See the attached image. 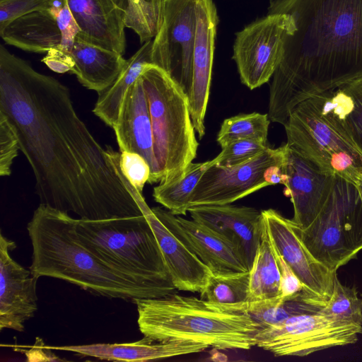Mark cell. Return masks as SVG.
I'll return each instance as SVG.
<instances>
[{
	"label": "cell",
	"mask_w": 362,
	"mask_h": 362,
	"mask_svg": "<svg viewBox=\"0 0 362 362\" xmlns=\"http://www.w3.org/2000/svg\"><path fill=\"white\" fill-rule=\"evenodd\" d=\"M141 76L151 119L157 165L154 183L180 177L196 158L199 143L188 97L161 68L150 64Z\"/></svg>",
	"instance_id": "cell-6"
},
{
	"label": "cell",
	"mask_w": 362,
	"mask_h": 362,
	"mask_svg": "<svg viewBox=\"0 0 362 362\" xmlns=\"http://www.w3.org/2000/svg\"><path fill=\"white\" fill-rule=\"evenodd\" d=\"M128 3L126 28L137 34L141 44L152 40L162 24L164 6L143 0H128Z\"/></svg>",
	"instance_id": "cell-33"
},
{
	"label": "cell",
	"mask_w": 362,
	"mask_h": 362,
	"mask_svg": "<svg viewBox=\"0 0 362 362\" xmlns=\"http://www.w3.org/2000/svg\"><path fill=\"white\" fill-rule=\"evenodd\" d=\"M355 185L358 191L359 195H360L361 201H362V174L360 176L358 181L356 182V183L355 184Z\"/></svg>",
	"instance_id": "cell-42"
},
{
	"label": "cell",
	"mask_w": 362,
	"mask_h": 362,
	"mask_svg": "<svg viewBox=\"0 0 362 362\" xmlns=\"http://www.w3.org/2000/svg\"><path fill=\"white\" fill-rule=\"evenodd\" d=\"M101 360L146 361L204 351L209 348L201 342L188 340L158 341L144 337L131 343L92 344L63 346H47Z\"/></svg>",
	"instance_id": "cell-22"
},
{
	"label": "cell",
	"mask_w": 362,
	"mask_h": 362,
	"mask_svg": "<svg viewBox=\"0 0 362 362\" xmlns=\"http://www.w3.org/2000/svg\"><path fill=\"white\" fill-rule=\"evenodd\" d=\"M286 172L288 181L284 194L290 197L293 204L291 220L303 229L313 221L326 203L337 177L322 171L289 147Z\"/></svg>",
	"instance_id": "cell-19"
},
{
	"label": "cell",
	"mask_w": 362,
	"mask_h": 362,
	"mask_svg": "<svg viewBox=\"0 0 362 362\" xmlns=\"http://www.w3.org/2000/svg\"><path fill=\"white\" fill-rule=\"evenodd\" d=\"M281 276L273 245L263 221V230L250 270L248 301L259 300L281 294Z\"/></svg>",
	"instance_id": "cell-26"
},
{
	"label": "cell",
	"mask_w": 362,
	"mask_h": 362,
	"mask_svg": "<svg viewBox=\"0 0 362 362\" xmlns=\"http://www.w3.org/2000/svg\"><path fill=\"white\" fill-rule=\"evenodd\" d=\"M78 37L124 54L128 0H68Z\"/></svg>",
	"instance_id": "cell-20"
},
{
	"label": "cell",
	"mask_w": 362,
	"mask_h": 362,
	"mask_svg": "<svg viewBox=\"0 0 362 362\" xmlns=\"http://www.w3.org/2000/svg\"><path fill=\"white\" fill-rule=\"evenodd\" d=\"M153 40L142 44L141 47L128 59L115 82L105 91L98 94L93 113L110 127L117 122L120 107L128 89L141 76L144 69L153 64Z\"/></svg>",
	"instance_id": "cell-25"
},
{
	"label": "cell",
	"mask_w": 362,
	"mask_h": 362,
	"mask_svg": "<svg viewBox=\"0 0 362 362\" xmlns=\"http://www.w3.org/2000/svg\"><path fill=\"white\" fill-rule=\"evenodd\" d=\"M262 214L274 250L303 285L301 300L322 308L332 296L337 272L325 267L309 252L291 219L272 209L262 211Z\"/></svg>",
	"instance_id": "cell-13"
},
{
	"label": "cell",
	"mask_w": 362,
	"mask_h": 362,
	"mask_svg": "<svg viewBox=\"0 0 362 362\" xmlns=\"http://www.w3.org/2000/svg\"><path fill=\"white\" fill-rule=\"evenodd\" d=\"M197 30L196 0H165L152 44V62L189 95Z\"/></svg>",
	"instance_id": "cell-11"
},
{
	"label": "cell",
	"mask_w": 362,
	"mask_h": 362,
	"mask_svg": "<svg viewBox=\"0 0 362 362\" xmlns=\"http://www.w3.org/2000/svg\"><path fill=\"white\" fill-rule=\"evenodd\" d=\"M321 308L308 304L300 297L286 299L276 297L245 303V311L262 327L280 324L300 314L318 312Z\"/></svg>",
	"instance_id": "cell-29"
},
{
	"label": "cell",
	"mask_w": 362,
	"mask_h": 362,
	"mask_svg": "<svg viewBox=\"0 0 362 362\" xmlns=\"http://www.w3.org/2000/svg\"><path fill=\"white\" fill-rule=\"evenodd\" d=\"M83 245L108 267L151 291L175 293L157 239L144 215L107 220L77 218Z\"/></svg>",
	"instance_id": "cell-5"
},
{
	"label": "cell",
	"mask_w": 362,
	"mask_h": 362,
	"mask_svg": "<svg viewBox=\"0 0 362 362\" xmlns=\"http://www.w3.org/2000/svg\"><path fill=\"white\" fill-rule=\"evenodd\" d=\"M121 178L152 228L177 290L200 293L212 275L210 269L158 218L146 204L142 193L124 175Z\"/></svg>",
	"instance_id": "cell-17"
},
{
	"label": "cell",
	"mask_w": 362,
	"mask_h": 362,
	"mask_svg": "<svg viewBox=\"0 0 362 362\" xmlns=\"http://www.w3.org/2000/svg\"><path fill=\"white\" fill-rule=\"evenodd\" d=\"M286 162L283 165H272L266 170L264 177L269 185L281 184L286 186L288 177L286 172Z\"/></svg>",
	"instance_id": "cell-41"
},
{
	"label": "cell",
	"mask_w": 362,
	"mask_h": 362,
	"mask_svg": "<svg viewBox=\"0 0 362 362\" xmlns=\"http://www.w3.org/2000/svg\"><path fill=\"white\" fill-rule=\"evenodd\" d=\"M284 126L290 148L322 171L356 183L362 174V151L320 94L296 105Z\"/></svg>",
	"instance_id": "cell-7"
},
{
	"label": "cell",
	"mask_w": 362,
	"mask_h": 362,
	"mask_svg": "<svg viewBox=\"0 0 362 362\" xmlns=\"http://www.w3.org/2000/svg\"><path fill=\"white\" fill-rule=\"evenodd\" d=\"M0 112L13 125L40 204L81 219L142 216L102 146L77 115L67 86L0 45Z\"/></svg>",
	"instance_id": "cell-1"
},
{
	"label": "cell",
	"mask_w": 362,
	"mask_h": 362,
	"mask_svg": "<svg viewBox=\"0 0 362 362\" xmlns=\"http://www.w3.org/2000/svg\"><path fill=\"white\" fill-rule=\"evenodd\" d=\"M274 252L281 276L280 296L286 299L298 298L303 292V284L283 257L275 250Z\"/></svg>",
	"instance_id": "cell-39"
},
{
	"label": "cell",
	"mask_w": 362,
	"mask_h": 362,
	"mask_svg": "<svg viewBox=\"0 0 362 362\" xmlns=\"http://www.w3.org/2000/svg\"><path fill=\"white\" fill-rule=\"evenodd\" d=\"M112 129L120 152L139 153L147 161L151 168L148 182L153 184L157 165L148 101L141 76L127 91Z\"/></svg>",
	"instance_id": "cell-21"
},
{
	"label": "cell",
	"mask_w": 362,
	"mask_h": 362,
	"mask_svg": "<svg viewBox=\"0 0 362 362\" xmlns=\"http://www.w3.org/2000/svg\"><path fill=\"white\" fill-rule=\"evenodd\" d=\"M269 124L267 114H239L223 120L216 141L221 148L240 139H258L267 142Z\"/></svg>",
	"instance_id": "cell-30"
},
{
	"label": "cell",
	"mask_w": 362,
	"mask_h": 362,
	"mask_svg": "<svg viewBox=\"0 0 362 362\" xmlns=\"http://www.w3.org/2000/svg\"><path fill=\"white\" fill-rule=\"evenodd\" d=\"M158 218L195 255L212 274L249 271L241 254L230 241L194 220L174 215L161 207L151 208Z\"/></svg>",
	"instance_id": "cell-14"
},
{
	"label": "cell",
	"mask_w": 362,
	"mask_h": 362,
	"mask_svg": "<svg viewBox=\"0 0 362 362\" xmlns=\"http://www.w3.org/2000/svg\"><path fill=\"white\" fill-rule=\"evenodd\" d=\"M288 147L269 148L243 163L225 167L210 165L202 175L192 193L190 206L231 204L260 189L269 186L266 170L286 162Z\"/></svg>",
	"instance_id": "cell-12"
},
{
	"label": "cell",
	"mask_w": 362,
	"mask_h": 362,
	"mask_svg": "<svg viewBox=\"0 0 362 362\" xmlns=\"http://www.w3.org/2000/svg\"><path fill=\"white\" fill-rule=\"evenodd\" d=\"M15 243L0 235V329L24 330L25 321L37 310L38 279L16 262L10 252Z\"/></svg>",
	"instance_id": "cell-16"
},
{
	"label": "cell",
	"mask_w": 362,
	"mask_h": 362,
	"mask_svg": "<svg viewBox=\"0 0 362 362\" xmlns=\"http://www.w3.org/2000/svg\"><path fill=\"white\" fill-rule=\"evenodd\" d=\"M42 62L51 70L59 74L71 71L74 65L71 53L64 50L60 46L48 50Z\"/></svg>",
	"instance_id": "cell-40"
},
{
	"label": "cell",
	"mask_w": 362,
	"mask_h": 362,
	"mask_svg": "<svg viewBox=\"0 0 362 362\" xmlns=\"http://www.w3.org/2000/svg\"><path fill=\"white\" fill-rule=\"evenodd\" d=\"M5 43L35 53H47L62 44V33L48 10L36 11L21 16L0 29Z\"/></svg>",
	"instance_id": "cell-24"
},
{
	"label": "cell",
	"mask_w": 362,
	"mask_h": 362,
	"mask_svg": "<svg viewBox=\"0 0 362 362\" xmlns=\"http://www.w3.org/2000/svg\"><path fill=\"white\" fill-rule=\"evenodd\" d=\"M144 337L158 341L188 340L217 349L256 346L262 325L245 311V303L221 304L175 293L134 302Z\"/></svg>",
	"instance_id": "cell-4"
},
{
	"label": "cell",
	"mask_w": 362,
	"mask_h": 362,
	"mask_svg": "<svg viewBox=\"0 0 362 362\" xmlns=\"http://www.w3.org/2000/svg\"><path fill=\"white\" fill-rule=\"evenodd\" d=\"M296 230L309 252L330 270L362 250V201L355 185L337 177L326 203L305 228Z\"/></svg>",
	"instance_id": "cell-8"
},
{
	"label": "cell",
	"mask_w": 362,
	"mask_h": 362,
	"mask_svg": "<svg viewBox=\"0 0 362 362\" xmlns=\"http://www.w3.org/2000/svg\"><path fill=\"white\" fill-rule=\"evenodd\" d=\"M319 312L333 320L362 326V298L355 288L343 285L337 277L331 298Z\"/></svg>",
	"instance_id": "cell-32"
},
{
	"label": "cell",
	"mask_w": 362,
	"mask_h": 362,
	"mask_svg": "<svg viewBox=\"0 0 362 362\" xmlns=\"http://www.w3.org/2000/svg\"><path fill=\"white\" fill-rule=\"evenodd\" d=\"M196 16L192 85L188 101L195 132L202 139L205 134L204 117L209 97L218 24L217 9L213 0H196Z\"/></svg>",
	"instance_id": "cell-15"
},
{
	"label": "cell",
	"mask_w": 362,
	"mask_h": 362,
	"mask_svg": "<svg viewBox=\"0 0 362 362\" xmlns=\"http://www.w3.org/2000/svg\"><path fill=\"white\" fill-rule=\"evenodd\" d=\"M77 218L40 204L28 223L32 245L31 274L76 285L95 295L135 302L156 298L151 291L112 269L80 240Z\"/></svg>",
	"instance_id": "cell-3"
},
{
	"label": "cell",
	"mask_w": 362,
	"mask_h": 362,
	"mask_svg": "<svg viewBox=\"0 0 362 362\" xmlns=\"http://www.w3.org/2000/svg\"><path fill=\"white\" fill-rule=\"evenodd\" d=\"M143 1L150 3V4H157V5L164 6L165 0H143Z\"/></svg>",
	"instance_id": "cell-43"
},
{
	"label": "cell",
	"mask_w": 362,
	"mask_h": 362,
	"mask_svg": "<svg viewBox=\"0 0 362 362\" xmlns=\"http://www.w3.org/2000/svg\"><path fill=\"white\" fill-rule=\"evenodd\" d=\"M269 148L267 142L258 139L236 140L221 148V153L211 160V163L225 167L237 165L248 161Z\"/></svg>",
	"instance_id": "cell-34"
},
{
	"label": "cell",
	"mask_w": 362,
	"mask_h": 362,
	"mask_svg": "<svg viewBox=\"0 0 362 362\" xmlns=\"http://www.w3.org/2000/svg\"><path fill=\"white\" fill-rule=\"evenodd\" d=\"M20 144L16 129L7 117L0 112V175L11 174V165L18 154Z\"/></svg>",
	"instance_id": "cell-35"
},
{
	"label": "cell",
	"mask_w": 362,
	"mask_h": 362,
	"mask_svg": "<svg viewBox=\"0 0 362 362\" xmlns=\"http://www.w3.org/2000/svg\"><path fill=\"white\" fill-rule=\"evenodd\" d=\"M294 30L291 15L274 13L235 34L233 59L244 85L254 90L272 78L281 59L286 38Z\"/></svg>",
	"instance_id": "cell-10"
},
{
	"label": "cell",
	"mask_w": 362,
	"mask_h": 362,
	"mask_svg": "<svg viewBox=\"0 0 362 362\" xmlns=\"http://www.w3.org/2000/svg\"><path fill=\"white\" fill-rule=\"evenodd\" d=\"M50 0H0V29L30 13L47 10Z\"/></svg>",
	"instance_id": "cell-38"
},
{
	"label": "cell",
	"mask_w": 362,
	"mask_h": 362,
	"mask_svg": "<svg viewBox=\"0 0 362 362\" xmlns=\"http://www.w3.org/2000/svg\"><path fill=\"white\" fill-rule=\"evenodd\" d=\"M70 53L74 62L71 72L83 86L98 94L115 82L126 62L122 54L78 36Z\"/></svg>",
	"instance_id": "cell-23"
},
{
	"label": "cell",
	"mask_w": 362,
	"mask_h": 362,
	"mask_svg": "<svg viewBox=\"0 0 362 362\" xmlns=\"http://www.w3.org/2000/svg\"><path fill=\"white\" fill-rule=\"evenodd\" d=\"M188 211L193 220L233 243L250 270L262 235V211L227 204L193 206Z\"/></svg>",
	"instance_id": "cell-18"
},
{
	"label": "cell",
	"mask_w": 362,
	"mask_h": 362,
	"mask_svg": "<svg viewBox=\"0 0 362 362\" xmlns=\"http://www.w3.org/2000/svg\"><path fill=\"white\" fill-rule=\"evenodd\" d=\"M47 10L55 18L61 31L62 40L60 47L70 52L80 30L72 15L68 0H50Z\"/></svg>",
	"instance_id": "cell-36"
},
{
	"label": "cell",
	"mask_w": 362,
	"mask_h": 362,
	"mask_svg": "<svg viewBox=\"0 0 362 362\" xmlns=\"http://www.w3.org/2000/svg\"><path fill=\"white\" fill-rule=\"evenodd\" d=\"M250 294V271L231 274H212L200 298L221 304L247 302Z\"/></svg>",
	"instance_id": "cell-31"
},
{
	"label": "cell",
	"mask_w": 362,
	"mask_h": 362,
	"mask_svg": "<svg viewBox=\"0 0 362 362\" xmlns=\"http://www.w3.org/2000/svg\"><path fill=\"white\" fill-rule=\"evenodd\" d=\"M119 165L122 173L132 186L142 193L151 175V168L145 158L134 152H120Z\"/></svg>",
	"instance_id": "cell-37"
},
{
	"label": "cell",
	"mask_w": 362,
	"mask_h": 362,
	"mask_svg": "<svg viewBox=\"0 0 362 362\" xmlns=\"http://www.w3.org/2000/svg\"><path fill=\"white\" fill-rule=\"evenodd\" d=\"M274 13L295 23L269 88L268 117L284 125L300 103L362 80V0H270Z\"/></svg>",
	"instance_id": "cell-2"
},
{
	"label": "cell",
	"mask_w": 362,
	"mask_h": 362,
	"mask_svg": "<svg viewBox=\"0 0 362 362\" xmlns=\"http://www.w3.org/2000/svg\"><path fill=\"white\" fill-rule=\"evenodd\" d=\"M325 104L362 151V80L322 93Z\"/></svg>",
	"instance_id": "cell-27"
},
{
	"label": "cell",
	"mask_w": 362,
	"mask_h": 362,
	"mask_svg": "<svg viewBox=\"0 0 362 362\" xmlns=\"http://www.w3.org/2000/svg\"><path fill=\"white\" fill-rule=\"evenodd\" d=\"M362 326L333 320L319 311L293 316L261 328L256 346L275 356H306L316 351L354 344Z\"/></svg>",
	"instance_id": "cell-9"
},
{
	"label": "cell",
	"mask_w": 362,
	"mask_h": 362,
	"mask_svg": "<svg viewBox=\"0 0 362 362\" xmlns=\"http://www.w3.org/2000/svg\"><path fill=\"white\" fill-rule=\"evenodd\" d=\"M210 165V160L192 162L178 178L160 182L153 188V197L174 215H186L195 187Z\"/></svg>",
	"instance_id": "cell-28"
}]
</instances>
